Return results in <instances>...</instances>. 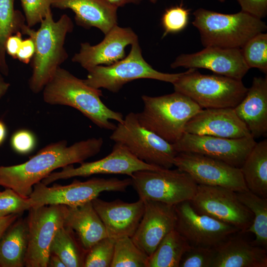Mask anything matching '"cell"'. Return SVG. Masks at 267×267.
I'll return each instance as SVG.
<instances>
[{"mask_svg": "<svg viewBox=\"0 0 267 267\" xmlns=\"http://www.w3.org/2000/svg\"><path fill=\"white\" fill-rule=\"evenodd\" d=\"M103 144L102 137L90 138L68 146L66 140L50 143L27 161L16 165L0 166V186L28 198L33 187L53 170L81 163L96 155Z\"/></svg>", "mask_w": 267, "mask_h": 267, "instance_id": "6da1fadb", "label": "cell"}, {"mask_svg": "<svg viewBox=\"0 0 267 267\" xmlns=\"http://www.w3.org/2000/svg\"><path fill=\"white\" fill-rule=\"evenodd\" d=\"M44 101L51 105L72 107L100 128L114 131L123 114L108 108L100 99L102 91L88 85L67 70L59 67L43 89Z\"/></svg>", "mask_w": 267, "mask_h": 267, "instance_id": "7a4b0ae2", "label": "cell"}, {"mask_svg": "<svg viewBox=\"0 0 267 267\" xmlns=\"http://www.w3.org/2000/svg\"><path fill=\"white\" fill-rule=\"evenodd\" d=\"M40 23L38 30L30 27L26 33L32 38L35 46L31 61L32 73L29 80V88L35 93L43 90L60 65L68 58L64 44L67 35L74 28L73 22L68 15L63 14L55 21L51 11Z\"/></svg>", "mask_w": 267, "mask_h": 267, "instance_id": "3957f363", "label": "cell"}, {"mask_svg": "<svg viewBox=\"0 0 267 267\" xmlns=\"http://www.w3.org/2000/svg\"><path fill=\"white\" fill-rule=\"evenodd\" d=\"M193 25L204 47L241 48L251 38L264 32L265 22L245 12L224 14L203 8L193 12Z\"/></svg>", "mask_w": 267, "mask_h": 267, "instance_id": "277c9868", "label": "cell"}, {"mask_svg": "<svg viewBox=\"0 0 267 267\" xmlns=\"http://www.w3.org/2000/svg\"><path fill=\"white\" fill-rule=\"evenodd\" d=\"M143 109L136 113L139 123L174 144L184 134L187 122L202 108L188 96L175 91L159 96H141Z\"/></svg>", "mask_w": 267, "mask_h": 267, "instance_id": "5b68a950", "label": "cell"}, {"mask_svg": "<svg viewBox=\"0 0 267 267\" xmlns=\"http://www.w3.org/2000/svg\"><path fill=\"white\" fill-rule=\"evenodd\" d=\"M172 84L175 91L188 96L202 109L234 108L248 90L242 80L203 74L193 68L182 72Z\"/></svg>", "mask_w": 267, "mask_h": 267, "instance_id": "8992f818", "label": "cell"}, {"mask_svg": "<svg viewBox=\"0 0 267 267\" xmlns=\"http://www.w3.org/2000/svg\"><path fill=\"white\" fill-rule=\"evenodd\" d=\"M131 45L129 54L122 59L110 65H98L88 70L84 82L92 88L116 93L124 85L134 80L150 79L173 84L182 74L154 69L143 58L138 41Z\"/></svg>", "mask_w": 267, "mask_h": 267, "instance_id": "52a82bcc", "label": "cell"}, {"mask_svg": "<svg viewBox=\"0 0 267 267\" xmlns=\"http://www.w3.org/2000/svg\"><path fill=\"white\" fill-rule=\"evenodd\" d=\"M131 185L130 178H94L85 181L75 179L68 185L55 184L51 187L40 181L34 185L29 198L33 208L57 204L75 207L91 201L102 192H124Z\"/></svg>", "mask_w": 267, "mask_h": 267, "instance_id": "ba28073f", "label": "cell"}, {"mask_svg": "<svg viewBox=\"0 0 267 267\" xmlns=\"http://www.w3.org/2000/svg\"><path fill=\"white\" fill-rule=\"evenodd\" d=\"M110 139L123 144L139 160L164 169L174 166L178 153L173 144L142 126L134 112L128 113L122 122L118 123Z\"/></svg>", "mask_w": 267, "mask_h": 267, "instance_id": "9c48e42d", "label": "cell"}, {"mask_svg": "<svg viewBox=\"0 0 267 267\" xmlns=\"http://www.w3.org/2000/svg\"><path fill=\"white\" fill-rule=\"evenodd\" d=\"M139 199L161 202L175 206L191 201L198 184L186 172L178 169L142 170L130 177Z\"/></svg>", "mask_w": 267, "mask_h": 267, "instance_id": "30bf717a", "label": "cell"}, {"mask_svg": "<svg viewBox=\"0 0 267 267\" xmlns=\"http://www.w3.org/2000/svg\"><path fill=\"white\" fill-rule=\"evenodd\" d=\"M67 206L48 205L31 208L26 218L28 243L25 260L27 267H47L51 242L64 225Z\"/></svg>", "mask_w": 267, "mask_h": 267, "instance_id": "8fae6325", "label": "cell"}, {"mask_svg": "<svg viewBox=\"0 0 267 267\" xmlns=\"http://www.w3.org/2000/svg\"><path fill=\"white\" fill-rule=\"evenodd\" d=\"M190 202L198 213L229 224L245 233L253 220L252 212L238 199L236 192L218 186L198 184Z\"/></svg>", "mask_w": 267, "mask_h": 267, "instance_id": "7c38bea8", "label": "cell"}, {"mask_svg": "<svg viewBox=\"0 0 267 267\" xmlns=\"http://www.w3.org/2000/svg\"><path fill=\"white\" fill-rule=\"evenodd\" d=\"M174 166L187 173L198 184L221 186L235 192L249 190L239 168L202 154L179 152Z\"/></svg>", "mask_w": 267, "mask_h": 267, "instance_id": "4fadbf2b", "label": "cell"}, {"mask_svg": "<svg viewBox=\"0 0 267 267\" xmlns=\"http://www.w3.org/2000/svg\"><path fill=\"white\" fill-rule=\"evenodd\" d=\"M175 229L190 246L215 248L239 229L229 224L197 212L189 201L175 205Z\"/></svg>", "mask_w": 267, "mask_h": 267, "instance_id": "5bb4252c", "label": "cell"}, {"mask_svg": "<svg viewBox=\"0 0 267 267\" xmlns=\"http://www.w3.org/2000/svg\"><path fill=\"white\" fill-rule=\"evenodd\" d=\"M162 169L164 168L139 160L123 144L115 142L111 153L104 158L92 162H82L77 168L72 165L66 166L61 171L51 173L41 181L48 185L59 179L76 177H87L96 174L126 175L130 177L137 171Z\"/></svg>", "mask_w": 267, "mask_h": 267, "instance_id": "9a60e30c", "label": "cell"}, {"mask_svg": "<svg viewBox=\"0 0 267 267\" xmlns=\"http://www.w3.org/2000/svg\"><path fill=\"white\" fill-rule=\"evenodd\" d=\"M256 142L251 136L228 138L184 133L173 145L178 153H198L240 168Z\"/></svg>", "mask_w": 267, "mask_h": 267, "instance_id": "2e32d148", "label": "cell"}, {"mask_svg": "<svg viewBox=\"0 0 267 267\" xmlns=\"http://www.w3.org/2000/svg\"><path fill=\"white\" fill-rule=\"evenodd\" d=\"M198 69L212 71L216 74L242 80L249 67L240 48L206 46L198 52L181 54L171 64V67Z\"/></svg>", "mask_w": 267, "mask_h": 267, "instance_id": "e0dca14e", "label": "cell"}, {"mask_svg": "<svg viewBox=\"0 0 267 267\" xmlns=\"http://www.w3.org/2000/svg\"><path fill=\"white\" fill-rule=\"evenodd\" d=\"M144 210L133 236L134 243L149 257L163 238L175 229V206L150 200H143Z\"/></svg>", "mask_w": 267, "mask_h": 267, "instance_id": "ac0fdd59", "label": "cell"}, {"mask_svg": "<svg viewBox=\"0 0 267 267\" xmlns=\"http://www.w3.org/2000/svg\"><path fill=\"white\" fill-rule=\"evenodd\" d=\"M136 41L138 37L131 28L116 25L99 44L82 43L79 52L75 54L72 61L87 71L98 65H110L124 58L126 47Z\"/></svg>", "mask_w": 267, "mask_h": 267, "instance_id": "d6986e66", "label": "cell"}, {"mask_svg": "<svg viewBox=\"0 0 267 267\" xmlns=\"http://www.w3.org/2000/svg\"><path fill=\"white\" fill-rule=\"evenodd\" d=\"M184 132L228 138L251 136L232 108L202 109L187 122Z\"/></svg>", "mask_w": 267, "mask_h": 267, "instance_id": "ffe728a7", "label": "cell"}, {"mask_svg": "<svg viewBox=\"0 0 267 267\" xmlns=\"http://www.w3.org/2000/svg\"><path fill=\"white\" fill-rule=\"evenodd\" d=\"M91 202L108 237L116 239L133 236L143 214V200L129 203L120 199L106 201L97 197Z\"/></svg>", "mask_w": 267, "mask_h": 267, "instance_id": "44dd1931", "label": "cell"}, {"mask_svg": "<svg viewBox=\"0 0 267 267\" xmlns=\"http://www.w3.org/2000/svg\"><path fill=\"white\" fill-rule=\"evenodd\" d=\"M51 7L69 9L76 24L86 29L95 27L104 35L117 25L118 7L106 0H51Z\"/></svg>", "mask_w": 267, "mask_h": 267, "instance_id": "7402d4cb", "label": "cell"}, {"mask_svg": "<svg viewBox=\"0 0 267 267\" xmlns=\"http://www.w3.org/2000/svg\"><path fill=\"white\" fill-rule=\"evenodd\" d=\"M255 139L267 134V77H254L246 95L234 108Z\"/></svg>", "mask_w": 267, "mask_h": 267, "instance_id": "603a6c76", "label": "cell"}, {"mask_svg": "<svg viewBox=\"0 0 267 267\" xmlns=\"http://www.w3.org/2000/svg\"><path fill=\"white\" fill-rule=\"evenodd\" d=\"M230 237L214 248L212 267H267V255L263 247L240 237Z\"/></svg>", "mask_w": 267, "mask_h": 267, "instance_id": "cb8c5ba5", "label": "cell"}, {"mask_svg": "<svg viewBox=\"0 0 267 267\" xmlns=\"http://www.w3.org/2000/svg\"><path fill=\"white\" fill-rule=\"evenodd\" d=\"M64 225L74 231L87 250L100 240L108 237L91 201L78 206H67Z\"/></svg>", "mask_w": 267, "mask_h": 267, "instance_id": "d4e9b609", "label": "cell"}, {"mask_svg": "<svg viewBox=\"0 0 267 267\" xmlns=\"http://www.w3.org/2000/svg\"><path fill=\"white\" fill-rule=\"evenodd\" d=\"M28 243L26 219H17L0 237V267H23Z\"/></svg>", "mask_w": 267, "mask_h": 267, "instance_id": "484cf974", "label": "cell"}, {"mask_svg": "<svg viewBox=\"0 0 267 267\" xmlns=\"http://www.w3.org/2000/svg\"><path fill=\"white\" fill-rule=\"evenodd\" d=\"M248 189L267 197V140L256 142L240 168Z\"/></svg>", "mask_w": 267, "mask_h": 267, "instance_id": "4316f807", "label": "cell"}, {"mask_svg": "<svg viewBox=\"0 0 267 267\" xmlns=\"http://www.w3.org/2000/svg\"><path fill=\"white\" fill-rule=\"evenodd\" d=\"M14 2L15 0H0V71L4 75L9 73L5 49L7 39L19 32L25 35L29 28L24 15L15 9Z\"/></svg>", "mask_w": 267, "mask_h": 267, "instance_id": "83f0119b", "label": "cell"}, {"mask_svg": "<svg viewBox=\"0 0 267 267\" xmlns=\"http://www.w3.org/2000/svg\"><path fill=\"white\" fill-rule=\"evenodd\" d=\"M191 246L175 229L168 233L149 257L148 267H179Z\"/></svg>", "mask_w": 267, "mask_h": 267, "instance_id": "f1b7e54d", "label": "cell"}, {"mask_svg": "<svg viewBox=\"0 0 267 267\" xmlns=\"http://www.w3.org/2000/svg\"><path fill=\"white\" fill-rule=\"evenodd\" d=\"M50 253L58 256L66 267H84L88 250L74 231L63 225L56 232L51 242Z\"/></svg>", "mask_w": 267, "mask_h": 267, "instance_id": "f546056e", "label": "cell"}, {"mask_svg": "<svg viewBox=\"0 0 267 267\" xmlns=\"http://www.w3.org/2000/svg\"><path fill=\"white\" fill-rule=\"evenodd\" d=\"M241 201L253 214V220L245 232H252L255 239L252 244L261 247L267 245V198L261 197L249 190L236 192Z\"/></svg>", "mask_w": 267, "mask_h": 267, "instance_id": "4dcf8cb0", "label": "cell"}, {"mask_svg": "<svg viewBox=\"0 0 267 267\" xmlns=\"http://www.w3.org/2000/svg\"><path fill=\"white\" fill-rule=\"evenodd\" d=\"M149 256L141 250L131 237L115 239L111 267H148Z\"/></svg>", "mask_w": 267, "mask_h": 267, "instance_id": "1f68e13d", "label": "cell"}, {"mask_svg": "<svg viewBox=\"0 0 267 267\" xmlns=\"http://www.w3.org/2000/svg\"><path fill=\"white\" fill-rule=\"evenodd\" d=\"M249 68H256L267 73V34L260 33L248 41L240 48Z\"/></svg>", "mask_w": 267, "mask_h": 267, "instance_id": "d6a6232c", "label": "cell"}, {"mask_svg": "<svg viewBox=\"0 0 267 267\" xmlns=\"http://www.w3.org/2000/svg\"><path fill=\"white\" fill-rule=\"evenodd\" d=\"M115 242V239L107 237L92 246L86 254L84 267H111Z\"/></svg>", "mask_w": 267, "mask_h": 267, "instance_id": "836d02e7", "label": "cell"}, {"mask_svg": "<svg viewBox=\"0 0 267 267\" xmlns=\"http://www.w3.org/2000/svg\"><path fill=\"white\" fill-rule=\"evenodd\" d=\"M189 15V10L184 7L181 3L167 9L161 19L164 30L162 37L183 30L188 24Z\"/></svg>", "mask_w": 267, "mask_h": 267, "instance_id": "e575fe53", "label": "cell"}, {"mask_svg": "<svg viewBox=\"0 0 267 267\" xmlns=\"http://www.w3.org/2000/svg\"><path fill=\"white\" fill-rule=\"evenodd\" d=\"M31 208L29 197H24L10 188L0 191V218L20 214Z\"/></svg>", "mask_w": 267, "mask_h": 267, "instance_id": "d590c367", "label": "cell"}, {"mask_svg": "<svg viewBox=\"0 0 267 267\" xmlns=\"http://www.w3.org/2000/svg\"><path fill=\"white\" fill-rule=\"evenodd\" d=\"M214 248L191 246L184 254L179 267H212Z\"/></svg>", "mask_w": 267, "mask_h": 267, "instance_id": "8d00e7d4", "label": "cell"}, {"mask_svg": "<svg viewBox=\"0 0 267 267\" xmlns=\"http://www.w3.org/2000/svg\"><path fill=\"white\" fill-rule=\"evenodd\" d=\"M26 24L32 27L40 23L47 14L51 11V0H20Z\"/></svg>", "mask_w": 267, "mask_h": 267, "instance_id": "74e56055", "label": "cell"}, {"mask_svg": "<svg viewBox=\"0 0 267 267\" xmlns=\"http://www.w3.org/2000/svg\"><path fill=\"white\" fill-rule=\"evenodd\" d=\"M10 145L16 152L27 154L35 148L36 139L34 134L26 129H21L15 132L10 139Z\"/></svg>", "mask_w": 267, "mask_h": 267, "instance_id": "f35d334b", "label": "cell"}, {"mask_svg": "<svg viewBox=\"0 0 267 267\" xmlns=\"http://www.w3.org/2000/svg\"><path fill=\"white\" fill-rule=\"evenodd\" d=\"M237 0L240 5L241 11L261 19L267 15V0Z\"/></svg>", "mask_w": 267, "mask_h": 267, "instance_id": "ab89813d", "label": "cell"}, {"mask_svg": "<svg viewBox=\"0 0 267 267\" xmlns=\"http://www.w3.org/2000/svg\"><path fill=\"white\" fill-rule=\"evenodd\" d=\"M35 46L32 38L23 40L16 55V58L25 64L30 62L35 53Z\"/></svg>", "mask_w": 267, "mask_h": 267, "instance_id": "60d3db41", "label": "cell"}, {"mask_svg": "<svg viewBox=\"0 0 267 267\" xmlns=\"http://www.w3.org/2000/svg\"><path fill=\"white\" fill-rule=\"evenodd\" d=\"M22 34L17 32L10 36L5 43L6 53L14 59L16 58V55L23 41Z\"/></svg>", "mask_w": 267, "mask_h": 267, "instance_id": "b9f144b4", "label": "cell"}, {"mask_svg": "<svg viewBox=\"0 0 267 267\" xmlns=\"http://www.w3.org/2000/svg\"><path fill=\"white\" fill-rule=\"evenodd\" d=\"M19 214H13L0 218V237L18 218Z\"/></svg>", "mask_w": 267, "mask_h": 267, "instance_id": "7bdbcfd3", "label": "cell"}, {"mask_svg": "<svg viewBox=\"0 0 267 267\" xmlns=\"http://www.w3.org/2000/svg\"><path fill=\"white\" fill-rule=\"evenodd\" d=\"M47 267H66L65 265L57 255L50 253Z\"/></svg>", "mask_w": 267, "mask_h": 267, "instance_id": "ee69618b", "label": "cell"}, {"mask_svg": "<svg viewBox=\"0 0 267 267\" xmlns=\"http://www.w3.org/2000/svg\"><path fill=\"white\" fill-rule=\"evenodd\" d=\"M111 4L116 7L123 6L127 4L134 3L139 4L141 0H106Z\"/></svg>", "mask_w": 267, "mask_h": 267, "instance_id": "f6af8a7d", "label": "cell"}, {"mask_svg": "<svg viewBox=\"0 0 267 267\" xmlns=\"http://www.w3.org/2000/svg\"><path fill=\"white\" fill-rule=\"evenodd\" d=\"M9 87V83L5 82L0 74V98H1L6 93Z\"/></svg>", "mask_w": 267, "mask_h": 267, "instance_id": "bcb514c9", "label": "cell"}, {"mask_svg": "<svg viewBox=\"0 0 267 267\" xmlns=\"http://www.w3.org/2000/svg\"><path fill=\"white\" fill-rule=\"evenodd\" d=\"M7 134L6 127L4 123L0 120V145L4 141Z\"/></svg>", "mask_w": 267, "mask_h": 267, "instance_id": "7dc6e473", "label": "cell"}, {"mask_svg": "<svg viewBox=\"0 0 267 267\" xmlns=\"http://www.w3.org/2000/svg\"><path fill=\"white\" fill-rule=\"evenodd\" d=\"M158 0H150V2L152 3H155Z\"/></svg>", "mask_w": 267, "mask_h": 267, "instance_id": "c3c4849f", "label": "cell"}, {"mask_svg": "<svg viewBox=\"0 0 267 267\" xmlns=\"http://www.w3.org/2000/svg\"><path fill=\"white\" fill-rule=\"evenodd\" d=\"M219 0L220 2H224L225 1V0Z\"/></svg>", "mask_w": 267, "mask_h": 267, "instance_id": "681fc988", "label": "cell"}]
</instances>
